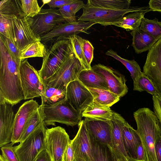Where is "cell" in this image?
I'll list each match as a JSON object with an SVG mask.
<instances>
[{"instance_id": "cell-23", "label": "cell", "mask_w": 161, "mask_h": 161, "mask_svg": "<svg viewBox=\"0 0 161 161\" xmlns=\"http://www.w3.org/2000/svg\"><path fill=\"white\" fill-rule=\"evenodd\" d=\"M78 80L88 88L109 90L103 76L92 69L82 70L78 75Z\"/></svg>"}, {"instance_id": "cell-17", "label": "cell", "mask_w": 161, "mask_h": 161, "mask_svg": "<svg viewBox=\"0 0 161 161\" xmlns=\"http://www.w3.org/2000/svg\"><path fill=\"white\" fill-rule=\"evenodd\" d=\"M78 125V131L72 140L75 157L83 159L86 161H94L90 137L84 120H82Z\"/></svg>"}, {"instance_id": "cell-43", "label": "cell", "mask_w": 161, "mask_h": 161, "mask_svg": "<svg viewBox=\"0 0 161 161\" xmlns=\"http://www.w3.org/2000/svg\"><path fill=\"white\" fill-rule=\"evenodd\" d=\"M75 158L72 140H70L64 152L62 161H74Z\"/></svg>"}, {"instance_id": "cell-10", "label": "cell", "mask_w": 161, "mask_h": 161, "mask_svg": "<svg viewBox=\"0 0 161 161\" xmlns=\"http://www.w3.org/2000/svg\"><path fill=\"white\" fill-rule=\"evenodd\" d=\"M65 21L59 10L41 8L36 16L31 18V27L35 35L40 38Z\"/></svg>"}, {"instance_id": "cell-42", "label": "cell", "mask_w": 161, "mask_h": 161, "mask_svg": "<svg viewBox=\"0 0 161 161\" xmlns=\"http://www.w3.org/2000/svg\"><path fill=\"white\" fill-rule=\"evenodd\" d=\"M83 49L86 61L89 65L91 66V64L94 57V48L89 41L84 39Z\"/></svg>"}, {"instance_id": "cell-28", "label": "cell", "mask_w": 161, "mask_h": 161, "mask_svg": "<svg viewBox=\"0 0 161 161\" xmlns=\"http://www.w3.org/2000/svg\"><path fill=\"white\" fill-rule=\"evenodd\" d=\"M44 84V92L41 97L42 105L53 104L65 98L66 88H55Z\"/></svg>"}, {"instance_id": "cell-12", "label": "cell", "mask_w": 161, "mask_h": 161, "mask_svg": "<svg viewBox=\"0 0 161 161\" xmlns=\"http://www.w3.org/2000/svg\"><path fill=\"white\" fill-rule=\"evenodd\" d=\"M143 69L161 95V38L149 50Z\"/></svg>"}, {"instance_id": "cell-47", "label": "cell", "mask_w": 161, "mask_h": 161, "mask_svg": "<svg viewBox=\"0 0 161 161\" xmlns=\"http://www.w3.org/2000/svg\"><path fill=\"white\" fill-rule=\"evenodd\" d=\"M148 4L151 11L161 12V0H151Z\"/></svg>"}, {"instance_id": "cell-41", "label": "cell", "mask_w": 161, "mask_h": 161, "mask_svg": "<svg viewBox=\"0 0 161 161\" xmlns=\"http://www.w3.org/2000/svg\"><path fill=\"white\" fill-rule=\"evenodd\" d=\"M0 40L3 42L14 58L17 61L21 62V60L19 57L20 51L14 43L9 39L1 34Z\"/></svg>"}, {"instance_id": "cell-35", "label": "cell", "mask_w": 161, "mask_h": 161, "mask_svg": "<svg viewBox=\"0 0 161 161\" xmlns=\"http://www.w3.org/2000/svg\"><path fill=\"white\" fill-rule=\"evenodd\" d=\"M87 3L92 5L116 10H123L130 7V0H88Z\"/></svg>"}, {"instance_id": "cell-39", "label": "cell", "mask_w": 161, "mask_h": 161, "mask_svg": "<svg viewBox=\"0 0 161 161\" xmlns=\"http://www.w3.org/2000/svg\"><path fill=\"white\" fill-rule=\"evenodd\" d=\"M20 6L24 15L33 18L40 12L41 9L36 0H20Z\"/></svg>"}, {"instance_id": "cell-21", "label": "cell", "mask_w": 161, "mask_h": 161, "mask_svg": "<svg viewBox=\"0 0 161 161\" xmlns=\"http://www.w3.org/2000/svg\"><path fill=\"white\" fill-rule=\"evenodd\" d=\"M123 141L130 161H136L137 150L142 140L137 130L125 121L122 128Z\"/></svg>"}, {"instance_id": "cell-26", "label": "cell", "mask_w": 161, "mask_h": 161, "mask_svg": "<svg viewBox=\"0 0 161 161\" xmlns=\"http://www.w3.org/2000/svg\"><path fill=\"white\" fill-rule=\"evenodd\" d=\"M114 111L110 107H103L92 103L82 113V117L88 119L102 121L111 119Z\"/></svg>"}, {"instance_id": "cell-48", "label": "cell", "mask_w": 161, "mask_h": 161, "mask_svg": "<svg viewBox=\"0 0 161 161\" xmlns=\"http://www.w3.org/2000/svg\"><path fill=\"white\" fill-rule=\"evenodd\" d=\"M34 161H52L48 153L46 150H42Z\"/></svg>"}, {"instance_id": "cell-1", "label": "cell", "mask_w": 161, "mask_h": 161, "mask_svg": "<svg viewBox=\"0 0 161 161\" xmlns=\"http://www.w3.org/2000/svg\"><path fill=\"white\" fill-rule=\"evenodd\" d=\"M0 96L12 106L24 99L20 74L21 62L16 60L0 40Z\"/></svg>"}, {"instance_id": "cell-45", "label": "cell", "mask_w": 161, "mask_h": 161, "mask_svg": "<svg viewBox=\"0 0 161 161\" xmlns=\"http://www.w3.org/2000/svg\"><path fill=\"white\" fill-rule=\"evenodd\" d=\"M78 0H50L44 1L45 3L47 4L50 8H59L65 5L72 3Z\"/></svg>"}, {"instance_id": "cell-53", "label": "cell", "mask_w": 161, "mask_h": 161, "mask_svg": "<svg viewBox=\"0 0 161 161\" xmlns=\"http://www.w3.org/2000/svg\"></svg>"}, {"instance_id": "cell-46", "label": "cell", "mask_w": 161, "mask_h": 161, "mask_svg": "<svg viewBox=\"0 0 161 161\" xmlns=\"http://www.w3.org/2000/svg\"><path fill=\"white\" fill-rule=\"evenodd\" d=\"M136 161H147L146 152L142 142L137 149Z\"/></svg>"}, {"instance_id": "cell-27", "label": "cell", "mask_w": 161, "mask_h": 161, "mask_svg": "<svg viewBox=\"0 0 161 161\" xmlns=\"http://www.w3.org/2000/svg\"><path fill=\"white\" fill-rule=\"evenodd\" d=\"M90 136L94 161H115L114 155L110 147L101 143Z\"/></svg>"}, {"instance_id": "cell-50", "label": "cell", "mask_w": 161, "mask_h": 161, "mask_svg": "<svg viewBox=\"0 0 161 161\" xmlns=\"http://www.w3.org/2000/svg\"><path fill=\"white\" fill-rule=\"evenodd\" d=\"M113 153L114 155L115 161H130L126 158L119 156L113 152Z\"/></svg>"}, {"instance_id": "cell-44", "label": "cell", "mask_w": 161, "mask_h": 161, "mask_svg": "<svg viewBox=\"0 0 161 161\" xmlns=\"http://www.w3.org/2000/svg\"><path fill=\"white\" fill-rule=\"evenodd\" d=\"M154 112L161 125V95L157 94L153 95Z\"/></svg>"}, {"instance_id": "cell-4", "label": "cell", "mask_w": 161, "mask_h": 161, "mask_svg": "<svg viewBox=\"0 0 161 161\" xmlns=\"http://www.w3.org/2000/svg\"><path fill=\"white\" fill-rule=\"evenodd\" d=\"M41 105L46 126L58 122L73 126L82 120V112L75 109L66 98L53 104Z\"/></svg>"}, {"instance_id": "cell-5", "label": "cell", "mask_w": 161, "mask_h": 161, "mask_svg": "<svg viewBox=\"0 0 161 161\" xmlns=\"http://www.w3.org/2000/svg\"><path fill=\"white\" fill-rule=\"evenodd\" d=\"M82 9V14L78 18V21L90 22L104 26L111 25L129 13L150 9L148 6L130 7L125 9L116 10L94 6L87 3L85 4Z\"/></svg>"}, {"instance_id": "cell-7", "label": "cell", "mask_w": 161, "mask_h": 161, "mask_svg": "<svg viewBox=\"0 0 161 161\" xmlns=\"http://www.w3.org/2000/svg\"><path fill=\"white\" fill-rule=\"evenodd\" d=\"M81 64L74 51L51 77L42 80L43 83L54 88H66L70 82L78 80L79 74L83 70Z\"/></svg>"}, {"instance_id": "cell-9", "label": "cell", "mask_w": 161, "mask_h": 161, "mask_svg": "<svg viewBox=\"0 0 161 161\" xmlns=\"http://www.w3.org/2000/svg\"><path fill=\"white\" fill-rule=\"evenodd\" d=\"M70 139L64 128L57 126L47 129L45 133V149L52 161H62L64 152Z\"/></svg>"}, {"instance_id": "cell-8", "label": "cell", "mask_w": 161, "mask_h": 161, "mask_svg": "<svg viewBox=\"0 0 161 161\" xmlns=\"http://www.w3.org/2000/svg\"><path fill=\"white\" fill-rule=\"evenodd\" d=\"M20 74L24 100L41 97L44 85L37 71L28 62L27 59L21 62Z\"/></svg>"}, {"instance_id": "cell-20", "label": "cell", "mask_w": 161, "mask_h": 161, "mask_svg": "<svg viewBox=\"0 0 161 161\" xmlns=\"http://www.w3.org/2000/svg\"><path fill=\"white\" fill-rule=\"evenodd\" d=\"M84 121L86 128L91 137L97 142L112 147L109 120L102 121L85 118Z\"/></svg>"}, {"instance_id": "cell-16", "label": "cell", "mask_w": 161, "mask_h": 161, "mask_svg": "<svg viewBox=\"0 0 161 161\" xmlns=\"http://www.w3.org/2000/svg\"><path fill=\"white\" fill-rule=\"evenodd\" d=\"M12 106L0 96V147L11 142L15 117Z\"/></svg>"}, {"instance_id": "cell-34", "label": "cell", "mask_w": 161, "mask_h": 161, "mask_svg": "<svg viewBox=\"0 0 161 161\" xmlns=\"http://www.w3.org/2000/svg\"><path fill=\"white\" fill-rule=\"evenodd\" d=\"M85 5L83 1L78 0L72 3L60 7L58 10L66 22L74 23L77 21L76 13L82 8Z\"/></svg>"}, {"instance_id": "cell-14", "label": "cell", "mask_w": 161, "mask_h": 161, "mask_svg": "<svg viewBox=\"0 0 161 161\" xmlns=\"http://www.w3.org/2000/svg\"><path fill=\"white\" fill-rule=\"evenodd\" d=\"M31 18L25 16L12 19L13 33L15 44L21 51L29 44L40 41L34 33L31 27Z\"/></svg>"}, {"instance_id": "cell-25", "label": "cell", "mask_w": 161, "mask_h": 161, "mask_svg": "<svg viewBox=\"0 0 161 161\" xmlns=\"http://www.w3.org/2000/svg\"><path fill=\"white\" fill-rule=\"evenodd\" d=\"M151 11L149 9L132 12L124 16L120 19L113 23L111 25L122 28L126 31H132L140 27L145 14Z\"/></svg>"}, {"instance_id": "cell-49", "label": "cell", "mask_w": 161, "mask_h": 161, "mask_svg": "<svg viewBox=\"0 0 161 161\" xmlns=\"http://www.w3.org/2000/svg\"><path fill=\"white\" fill-rule=\"evenodd\" d=\"M155 151L157 161H161V134L158 137L156 140Z\"/></svg>"}, {"instance_id": "cell-40", "label": "cell", "mask_w": 161, "mask_h": 161, "mask_svg": "<svg viewBox=\"0 0 161 161\" xmlns=\"http://www.w3.org/2000/svg\"><path fill=\"white\" fill-rule=\"evenodd\" d=\"M12 142L1 147L2 156L4 161H19Z\"/></svg>"}, {"instance_id": "cell-2", "label": "cell", "mask_w": 161, "mask_h": 161, "mask_svg": "<svg viewBox=\"0 0 161 161\" xmlns=\"http://www.w3.org/2000/svg\"><path fill=\"white\" fill-rule=\"evenodd\" d=\"M137 130L146 152L147 161H157L155 143L161 134V125L154 112L147 108H140L133 113Z\"/></svg>"}, {"instance_id": "cell-32", "label": "cell", "mask_w": 161, "mask_h": 161, "mask_svg": "<svg viewBox=\"0 0 161 161\" xmlns=\"http://www.w3.org/2000/svg\"><path fill=\"white\" fill-rule=\"evenodd\" d=\"M105 54L121 63L130 72L133 81L142 73L139 65L134 60H129L124 58L112 49L108 50Z\"/></svg>"}, {"instance_id": "cell-3", "label": "cell", "mask_w": 161, "mask_h": 161, "mask_svg": "<svg viewBox=\"0 0 161 161\" xmlns=\"http://www.w3.org/2000/svg\"><path fill=\"white\" fill-rule=\"evenodd\" d=\"M73 51L69 39L60 38L56 39L47 49L43 58L41 69L38 71L42 80L52 76Z\"/></svg>"}, {"instance_id": "cell-36", "label": "cell", "mask_w": 161, "mask_h": 161, "mask_svg": "<svg viewBox=\"0 0 161 161\" xmlns=\"http://www.w3.org/2000/svg\"><path fill=\"white\" fill-rule=\"evenodd\" d=\"M133 81L134 91H146L152 95L159 94L152 81L143 72Z\"/></svg>"}, {"instance_id": "cell-6", "label": "cell", "mask_w": 161, "mask_h": 161, "mask_svg": "<svg viewBox=\"0 0 161 161\" xmlns=\"http://www.w3.org/2000/svg\"><path fill=\"white\" fill-rule=\"evenodd\" d=\"M46 129L43 122L23 142L14 146L19 161H34L39 154L45 149Z\"/></svg>"}, {"instance_id": "cell-33", "label": "cell", "mask_w": 161, "mask_h": 161, "mask_svg": "<svg viewBox=\"0 0 161 161\" xmlns=\"http://www.w3.org/2000/svg\"><path fill=\"white\" fill-rule=\"evenodd\" d=\"M0 14L13 15L17 18L25 16L21 8L20 0H1L0 2Z\"/></svg>"}, {"instance_id": "cell-31", "label": "cell", "mask_w": 161, "mask_h": 161, "mask_svg": "<svg viewBox=\"0 0 161 161\" xmlns=\"http://www.w3.org/2000/svg\"><path fill=\"white\" fill-rule=\"evenodd\" d=\"M66 39L70 40L74 53L80 62L83 69H92V67L88 63L84 55L83 49L84 39L77 35L70 36Z\"/></svg>"}, {"instance_id": "cell-52", "label": "cell", "mask_w": 161, "mask_h": 161, "mask_svg": "<svg viewBox=\"0 0 161 161\" xmlns=\"http://www.w3.org/2000/svg\"><path fill=\"white\" fill-rule=\"evenodd\" d=\"M0 161H4L1 155H0Z\"/></svg>"}, {"instance_id": "cell-24", "label": "cell", "mask_w": 161, "mask_h": 161, "mask_svg": "<svg viewBox=\"0 0 161 161\" xmlns=\"http://www.w3.org/2000/svg\"><path fill=\"white\" fill-rule=\"evenodd\" d=\"M93 97V103L103 107H110L118 102L120 97L109 90L88 88Z\"/></svg>"}, {"instance_id": "cell-18", "label": "cell", "mask_w": 161, "mask_h": 161, "mask_svg": "<svg viewBox=\"0 0 161 161\" xmlns=\"http://www.w3.org/2000/svg\"><path fill=\"white\" fill-rule=\"evenodd\" d=\"M33 99L24 102L15 114L11 142L14 144L19 142L25 124L29 117L40 107Z\"/></svg>"}, {"instance_id": "cell-15", "label": "cell", "mask_w": 161, "mask_h": 161, "mask_svg": "<svg viewBox=\"0 0 161 161\" xmlns=\"http://www.w3.org/2000/svg\"><path fill=\"white\" fill-rule=\"evenodd\" d=\"M95 71L102 75L105 80L109 90L120 97L125 95L128 92L125 76L111 68L101 64L92 67Z\"/></svg>"}, {"instance_id": "cell-37", "label": "cell", "mask_w": 161, "mask_h": 161, "mask_svg": "<svg viewBox=\"0 0 161 161\" xmlns=\"http://www.w3.org/2000/svg\"><path fill=\"white\" fill-rule=\"evenodd\" d=\"M140 28L154 37H161V21L157 18L149 19L143 17Z\"/></svg>"}, {"instance_id": "cell-38", "label": "cell", "mask_w": 161, "mask_h": 161, "mask_svg": "<svg viewBox=\"0 0 161 161\" xmlns=\"http://www.w3.org/2000/svg\"><path fill=\"white\" fill-rule=\"evenodd\" d=\"M15 18L17 17L13 15L0 14V34L9 39L15 44L12 20Z\"/></svg>"}, {"instance_id": "cell-30", "label": "cell", "mask_w": 161, "mask_h": 161, "mask_svg": "<svg viewBox=\"0 0 161 161\" xmlns=\"http://www.w3.org/2000/svg\"><path fill=\"white\" fill-rule=\"evenodd\" d=\"M47 49L44 44L40 41L31 43L20 52L19 57L21 61L28 58L39 57L43 58Z\"/></svg>"}, {"instance_id": "cell-13", "label": "cell", "mask_w": 161, "mask_h": 161, "mask_svg": "<svg viewBox=\"0 0 161 161\" xmlns=\"http://www.w3.org/2000/svg\"><path fill=\"white\" fill-rule=\"evenodd\" d=\"M65 98L75 109L81 112L93 101V97L90 91L78 80L67 85Z\"/></svg>"}, {"instance_id": "cell-11", "label": "cell", "mask_w": 161, "mask_h": 161, "mask_svg": "<svg viewBox=\"0 0 161 161\" xmlns=\"http://www.w3.org/2000/svg\"><path fill=\"white\" fill-rule=\"evenodd\" d=\"M90 22L78 21L74 23L67 22L61 23L56 26L48 33L40 37L41 41L44 44L60 38H66L70 36L77 35L80 33L87 34V32L92 26L95 24Z\"/></svg>"}, {"instance_id": "cell-22", "label": "cell", "mask_w": 161, "mask_h": 161, "mask_svg": "<svg viewBox=\"0 0 161 161\" xmlns=\"http://www.w3.org/2000/svg\"><path fill=\"white\" fill-rule=\"evenodd\" d=\"M132 36L131 46L136 53L149 50L161 38H155L139 27L130 32Z\"/></svg>"}, {"instance_id": "cell-51", "label": "cell", "mask_w": 161, "mask_h": 161, "mask_svg": "<svg viewBox=\"0 0 161 161\" xmlns=\"http://www.w3.org/2000/svg\"><path fill=\"white\" fill-rule=\"evenodd\" d=\"M74 161H86L83 159L80 158H75Z\"/></svg>"}, {"instance_id": "cell-19", "label": "cell", "mask_w": 161, "mask_h": 161, "mask_svg": "<svg viewBox=\"0 0 161 161\" xmlns=\"http://www.w3.org/2000/svg\"><path fill=\"white\" fill-rule=\"evenodd\" d=\"M125 121L120 114L114 112L112 118L109 120L112 144L111 149L114 153L129 159L123 141L122 128Z\"/></svg>"}, {"instance_id": "cell-29", "label": "cell", "mask_w": 161, "mask_h": 161, "mask_svg": "<svg viewBox=\"0 0 161 161\" xmlns=\"http://www.w3.org/2000/svg\"><path fill=\"white\" fill-rule=\"evenodd\" d=\"M43 121L41 105L29 117L25 126L19 142L21 143L27 138Z\"/></svg>"}]
</instances>
